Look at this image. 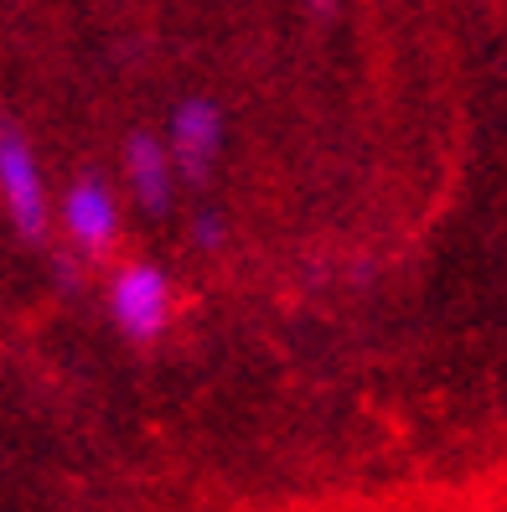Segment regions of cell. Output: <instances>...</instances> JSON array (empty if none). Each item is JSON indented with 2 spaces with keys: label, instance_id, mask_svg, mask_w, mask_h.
Returning a JSON list of instances; mask_svg holds the SVG:
<instances>
[{
  "label": "cell",
  "instance_id": "obj_1",
  "mask_svg": "<svg viewBox=\"0 0 507 512\" xmlns=\"http://www.w3.org/2000/svg\"><path fill=\"white\" fill-rule=\"evenodd\" d=\"M0 207H6V223L16 228L21 244H47V233H52L47 176H42L32 140L11 119H0Z\"/></svg>",
  "mask_w": 507,
  "mask_h": 512
},
{
  "label": "cell",
  "instance_id": "obj_2",
  "mask_svg": "<svg viewBox=\"0 0 507 512\" xmlns=\"http://www.w3.org/2000/svg\"><path fill=\"white\" fill-rule=\"evenodd\" d=\"M109 316L114 326L125 331L130 342H156L161 331L171 326L176 316V290H171V275L151 259H125L109 275Z\"/></svg>",
  "mask_w": 507,
  "mask_h": 512
},
{
  "label": "cell",
  "instance_id": "obj_3",
  "mask_svg": "<svg viewBox=\"0 0 507 512\" xmlns=\"http://www.w3.org/2000/svg\"><path fill=\"white\" fill-rule=\"evenodd\" d=\"M57 223H63L68 244L83 254V259H104L119 238V197L104 176L83 171L68 182V192L57 197Z\"/></svg>",
  "mask_w": 507,
  "mask_h": 512
},
{
  "label": "cell",
  "instance_id": "obj_4",
  "mask_svg": "<svg viewBox=\"0 0 507 512\" xmlns=\"http://www.w3.org/2000/svg\"><path fill=\"white\" fill-rule=\"evenodd\" d=\"M166 145H171V161L182 182H207L223 156V109L218 99L207 94H187L182 104L171 109V125H166Z\"/></svg>",
  "mask_w": 507,
  "mask_h": 512
},
{
  "label": "cell",
  "instance_id": "obj_5",
  "mask_svg": "<svg viewBox=\"0 0 507 512\" xmlns=\"http://www.w3.org/2000/svg\"><path fill=\"white\" fill-rule=\"evenodd\" d=\"M176 161H171V145L151 130H135L125 140V187L135 197L140 213H151V218H166L171 213V202H176Z\"/></svg>",
  "mask_w": 507,
  "mask_h": 512
},
{
  "label": "cell",
  "instance_id": "obj_6",
  "mask_svg": "<svg viewBox=\"0 0 507 512\" xmlns=\"http://www.w3.org/2000/svg\"><path fill=\"white\" fill-rule=\"evenodd\" d=\"M192 249H202V254H213V249H223V238H228V223L213 213V207H202V213L192 218Z\"/></svg>",
  "mask_w": 507,
  "mask_h": 512
},
{
  "label": "cell",
  "instance_id": "obj_7",
  "mask_svg": "<svg viewBox=\"0 0 507 512\" xmlns=\"http://www.w3.org/2000/svg\"><path fill=\"white\" fill-rule=\"evenodd\" d=\"M306 6H311V11H321V16H326V11H332V6H337V0H306Z\"/></svg>",
  "mask_w": 507,
  "mask_h": 512
}]
</instances>
